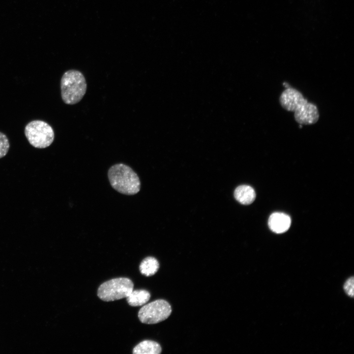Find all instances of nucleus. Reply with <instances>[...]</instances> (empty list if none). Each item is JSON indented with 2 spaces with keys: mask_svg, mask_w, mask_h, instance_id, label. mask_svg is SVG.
<instances>
[{
  "mask_svg": "<svg viewBox=\"0 0 354 354\" xmlns=\"http://www.w3.org/2000/svg\"><path fill=\"white\" fill-rule=\"evenodd\" d=\"M108 177L112 187L120 193L133 195L140 190L139 177L126 165L119 163L112 166L109 169Z\"/></svg>",
  "mask_w": 354,
  "mask_h": 354,
  "instance_id": "1",
  "label": "nucleus"
},
{
  "mask_svg": "<svg viewBox=\"0 0 354 354\" xmlns=\"http://www.w3.org/2000/svg\"><path fill=\"white\" fill-rule=\"evenodd\" d=\"M63 101L73 105L80 102L87 90V83L83 74L76 70H69L63 74L60 81Z\"/></svg>",
  "mask_w": 354,
  "mask_h": 354,
  "instance_id": "2",
  "label": "nucleus"
},
{
  "mask_svg": "<svg viewBox=\"0 0 354 354\" xmlns=\"http://www.w3.org/2000/svg\"><path fill=\"white\" fill-rule=\"evenodd\" d=\"M25 135L30 144L37 148H44L54 141L53 129L46 122L34 120L29 122L25 127Z\"/></svg>",
  "mask_w": 354,
  "mask_h": 354,
  "instance_id": "3",
  "label": "nucleus"
},
{
  "mask_svg": "<svg viewBox=\"0 0 354 354\" xmlns=\"http://www.w3.org/2000/svg\"><path fill=\"white\" fill-rule=\"evenodd\" d=\"M133 288V283L129 278H114L100 285L97 290V295L103 301H113L126 298Z\"/></svg>",
  "mask_w": 354,
  "mask_h": 354,
  "instance_id": "4",
  "label": "nucleus"
},
{
  "mask_svg": "<svg viewBox=\"0 0 354 354\" xmlns=\"http://www.w3.org/2000/svg\"><path fill=\"white\" fill-rule=\"evenodd\" d=\"M171 313L169 302L160 299L145 304L139 311L138 315L142 323L155 324L165 320Z\"/></svg>",
  "mask_w": 354,
  "mask_h": 354,
  "instance_id": "5",
  "label": "nucleus"
},
{
  "mask_svg": "<svg viewBox=\"0 0 354 354\" xmlns=\"http://www.w3.org/2000/svg\"><path fill=\"white\" fill-rule=\"evenodd\" d=\"M294 113L295 119L300 124H313L319 119V112L317 106L308 101L297 107Z\"/></svg>",
  "mask_w": 354,
  "mask_h": 354,
  "instance_id": "6",
  "label": "nucleus"
},
{
  "mask_svg": "<svg viewBox=\"0 0 354 354\" xmlns=\"http://www.w3.org/2000/svg\"><path fill=\"white\" fill-rule=\"evenodd\" d=\"M307 101L302 94L293 88H288L280 94L279 103L288 111L294 112L299 106Z\"/></svg>",
  "mask_w": 354,
  "mask_h": 354,
  "instance_id": "7",
  "label": "nucleus"
},
{
  "mask_svg": "<svg viewBox=\"0 0 354 354\" xmlns=\"http://www.w3.org/2000/svg\"><path fill=\"white\" fill-rule=\"evenodd\" d=\"M291 220L289 215L282 212H274L269 217L268 224L270 230L277 234L286 232L290 227Z\"/></svg>",
  "mask_w": 354,
  "mask_h": 354,
  "instance_id": "8",
  "label": "nucleus"
},
{
  "mask_svg": "<svg viewBox=\"0 0 354 354\" xmlns=\"http://www.w3.org/2000/svg\"><path fill=\"white\" fill-rule=\"evenodd\" d=\"M234 197L240 204L249 205L255 200L256 193L251 186L241 185L237 187L235 190Z\"/></svg>",
  "mask_w": 354,
  "mask_h": 354,
  "instance_id": "9",
  "label": "nucleus"
},
{
  "mask_svg": "<svg viewBox=\"0 0 354 354\" xmlns=\"http://www.w3.org/2000/svg\"><path fill=\"white\" fill-rule=\"evenodd\" d=\"M162 352L161 346L151 340H144L136 345L133 350L134 354H159Z\"/></svg>",
  "mask_w": 354,
  "mask_h": 354,
  "instance_id": "10",
  "label": "nucleus"
},
{
  "mask_svg": "<svg viewBox=\"0 0 354 354\" xmlns=\"http://www.w3.org/2000/svg\"><path fill=\"white\" fill-rule=\"evenodd\" d=\"M150 297V294L147 290H133L126 298L129 305L135 307L145 304Z\"/></svg>",
  "mask_w": 354,
  "mask_h": 354,
  "instance_id": "11",
  "label": "nucleus"
},
{
  "mask_svg": "<svg viewBox=\"0 0 354 354\" xmlns=\"http://www.w3.org/2000/svg\"><path fill=\"white\" fill-rule=\"evenodd\" d=\"M159 264L157 260L153 257H148L145 258L139 266L141 273L146 276L153 275L158 271Z\"/></svg>",
  "mask_w": 354,
  "mask_h": 354,
  "instance_id": "12",
  "label": "nucleus"
},
{
  "mask_svg": "<svg viewBox=\"0 0 354 354\" xmlns=\"http://www.w3.org/2000/svg\"><path fill=\"white\" fill-rule=\"evenodd\" d=\"M8 139L4 133L0 132V158L5 156L9 148Z\"/></svg>",
  "mask_w": 354,
  "mask_h": 354,
  "instance_id": "13",
  "label": "nucleus"
},
{
  "mask_svg": "<svg viewBox=\"0 0 354 354\" xmlns=\"http://www.w3.org/2000/svg\"><path fill=\"white\" fill-rule=\"evenodd\" d=\"M354 278L351 277L345 282L344 285V289L346 293L350 296H354Z\"/></svg>",
  "mask_w": 354,
  "mask_h": 354,
  "instance_id": "14",
  "label": "nucleus"
}]
</instances>
